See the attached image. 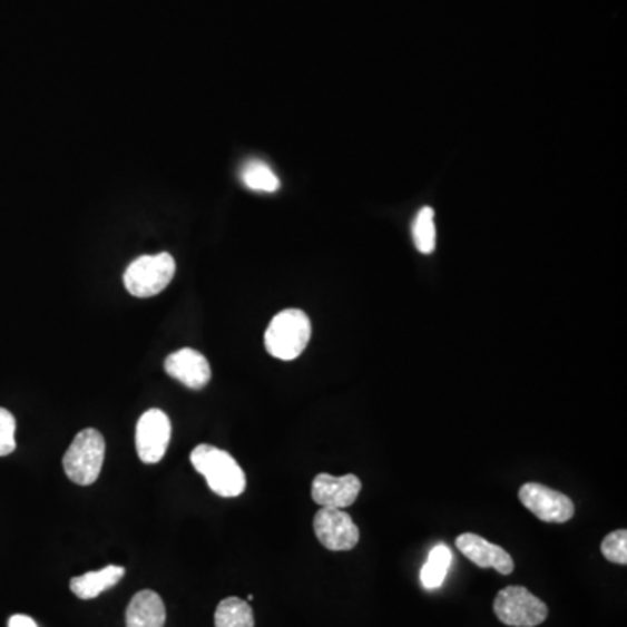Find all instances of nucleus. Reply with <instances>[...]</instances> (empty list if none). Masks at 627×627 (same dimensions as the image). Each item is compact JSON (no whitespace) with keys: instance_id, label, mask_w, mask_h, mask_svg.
I'll use <instances>...</instances> for the list:
<instances>
[{"instance_id":"f257e3e1","label":"nucleus","mask_w":627,"mask_h":627,"mask_svg":"<svg viewBox=\"0 0 627 627\" xmlns=\"http://www.w3.org/2000/svg\"><path fill=\"white\" fill-rule=\"evenodd\" d=\"M190 462L216 496L234 499L246 490V474L239 463L221 448L199 444L190 453Z\"/></svg>"},{"instance_id":"f03ea898","label":"nucleus","mask_w":627,"mask_h":627,"mask_svg":"<svg viewBox=\"0 0 627 627\" xmlns=\"http://www.w3.org/2000/svg\"><path fill=\"white\" fill-rule=\"evenodd\" d=\"M311 335L312 326L307 314L300 308H286L268 324L265 349L276 360L293 361L305 351Z\"/></svg>"},{"instance_id":"7ed1b4c3","label":"nucleus","mask_w":627,"mask_h":627,"mask_svg":"<svg viewBox=\"0 0 627 627\" xmlns=\"http://www.w3.org/2000/svg\"><path fill=\"white\" fill-rule=\"evenodd\" d=\"M105 438L97 429H85L76 435L63 457L65 474L68 480L89 487L95 483L104 468Z\"/></svg>"},{"instance_id":"20e7f679","label":"nucleus","mask_w":627,"mask_h":627,"mask_svg":"<svg viewBox=\"0 0 627 627\" xmlns=\"http://www.w3.org/2000/svg\"><path fill=\"white\" fill-rule=\"evenodd\" d=\"M176 264L169 253L136 258L125 272V286L136 298H150L165 292L175 277Z\"/></svg>"},{"instance_id":"39448f33","label":"nucleus","mask_w":627,"mask_h":627,"mask_svg":"<svg viewBox=\"0 0 627 627\" xmlns=\"http://www.w3.org/2000/svg\"><path fill=\"white\" fill-rule=\"evenodd\" d=\"M497 619L511 627H537L548 619V605L523 586L503 588L493 599Z\"/></svg>"},{"instance_id":"423d86ee","label":"nucleus","mask_w":627,"mask_h":627,"mask_svg":"<svg viewBox=\"0 0 627 627\" xmlns=\"http://www.w3.org/2000/svg\"><path fill=\"white\" fill-rule=\"evenodd\" d=\"M172 441V420L163 410H148L136 424V452L144 463H159Z\"/></svg>"},{"instance_id":"0eeeda50","label":"nucleus","mask_w":627,"mask_h":627,"mask_svg":"<svg viewBox=\"0 0 627 627\" xmlns=\"http://www.w3.org/2000/svg\"><path fill=\"white\" fill-rule=\"evenodd\" d=\"M520 500L531 515L546 523H567L576 512L570 497L539 483L523 484L520 488Z\"/></svg>"},{"instance_id":"6e6552de","label":"nucleus","mask_w":627,"mask_h":627,"mask_svg":"<svg viewBox=\"0 0 627 627\" xmlns=\"http://www.w3.org/2000/svg\"><path fill=\"white\" fill-rule=\"evenodd\" d=\"M314 531L330 551H351L360 542V528L344 509L321 508L314 518Z\"/></svg>"},{"instance_id":"1a4fd4ad","label":"nucleus","mask_w":627,"mask_h":627,"mask_svg":"<svg viewBox=\"0 0 627 627\" xmlns=\"http://www.w3.org/2000/svg\"><path fill=\"white\" fill-rule=\"evenodd\" d=\"M361 492V481L356 474L342 478L321 472L312 481V500L321 508L345 509L356 502Z\"/></svg>"},{"instance_id":"9d476101","label":"nucleus","mask_w":627,"mask_h":627,"mask_svg":"<svg viewBox=\"0 0 627 627\" xmlns=\"http://www.w3.org/2000/svg\"><path fill=\"white\" fill-rule=\"evenodd\" d=\"M165 370L172 379L194 391L206 388L212 380L208 360L196 349L185 347L173 352L172 356L166 357Z\"/></svg>"},{"instance_id":"9b49d317","label":"nucleus","mask_w":627,"mask_h":627,"mask_svg":"<svg viewBox=\"0 0 627 627\" xmlns=\"http://www.w3.org/2000/svg\"><path fill=\"white\" fill-rule=\"evenodd\" d=\"M457 548L469 561L480 568H493L500 576H509L515 570V561L506 549L488 542L476 533H462L457 537Z\"/></svg>"},{"instance_id":"f8f14e48","label":"nucleus","mask_w":627,"mask_h":627,"mask_svg":"<svg viewBox=\"0 0 627 627\" xmlns=\"http://www.w3.org/2000/svg\"><path fill=\"white\" fill-rule=\"evenodd\" d=\"M165 601L150 589L136 592L126 610V627H165Z\"/></svg>"},{"instance_id":"ddd939ff","label":"nucleus","mask_w":627,"mask_h":627,"mask_svg":"<svg viewBox=\"0 0 627 627\" xmlns=\"http://www.w3.org/2000/svg\"><path fill=\"white\" fill-rule=\"evenodd\" d=\"M126 576L125 567L108 565L97 571H88L85 576L74 577L70 580V589L80 599H95L107 589L114 588Z\"/></svg>"},{"instance_id":"4468645a","label":"nucleus","mask_w":627,"mask_h":627,"mask_svg":"<svg viewBox=\"0 0 627 627\" xmlns=\"http://www.w3.org/2000/svg\"><path fill=\"white\" fill-rule=\"evenodd\" d=\"M215 627H255V616L248 601L241 598L222 599L215 611Z\"/></svg>"},{"instance_id":"2eb2a0df","label":"nucleus","mask_w":627,"mask_h":627,"mask_svg":"<svg viewBox=\"0 0 627 627\" xmlns=\"http://www.w3.org/2000/svg\"><path fill=\"white\" fill-rule=\"evenodd\" d=\"M452 551L444 543L435 546L429 552L428 564L424 565L422 574H420V580L424 584L425 589L440 588L441 584L447 579L448 570L452 567Z\"/></svg>"},{"instance_id":"dca6fc26","label":"nucleus","mask_w":627,"mask_h":627,"mask_svg":"<svg viewBox=\"0 0 627 627\" xmlns=\"http://www.w3.org/2000/svg\"><path fill=\"white\" fill-rule=\"evenodd\" d=\"M243 182L246 187L256 193H276L281 185L276 173L261 160H253L249 165L244 166Z\"/></svg>"},{"instance_id":"f3484780","label":"nucleus","mask_w":627,"mask_h":627,"mask_svg":"<svg viewBox=\"0 0 627 627\" xmlns=\"http://www.w3.org/2000/svg\"><path fill=\"white\" fill-rule=\"evenodd\" d=\"M413 243L417 249L424 255H431L435 248V225H434V209L425 208L420 209L413 222Z\"/></svg>"},{"instance_id":"a211bd4d","label":"nucleus","mask_w":627,"mask_h":627,"mask_svg":"<svg viewBox=\"0 0 627 627\" xmlns=\"http://www.w3.org/2000/svg\"><path fill=\"white\" fill-rule=\"evenodd\" d=\"M601 552L611 564L627 565V531H611L601 542Z\"/></svg>"},{"instance_id":"6ab92c4d","label":"nucleus","mask_w":627,"mask_h":627,"mask_svg":"<svg viewBox=\"0 0 627 627\" xmlns=\"http://www.w3.org/2000/svg\"><path fill=\"white\" fill-rule=\"evenodd\" d=\"M17 419L6 408H0V457L11 455L17 450Z\"/></svg>"},{"instance_id":"aec40b11","label":"nucleus","mask_w":627,"mask_h":627,"mask_svg":"<svg viewBox=\"0 0 627 627\" xmlns=\"http://www.w3.org/2000/svg\"><path fill=\"white\" fill-rule=\"evenodd\" d=\"M9 627H37V624L32 617L18 614V616H12L11 619H9Z\"/></svg>"}]
</instances>
